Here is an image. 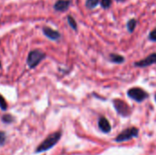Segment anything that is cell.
Returning <instances> with one entry per match:
<instances>
[{"instance_id":"9","label":"cell","mask_w":156,"mask_h":155,"mask_svg":"<svg viewBox=\"0 0 156 155\" xmlns=\"http://www.w3.org/2000/svg\"><path fill=\"white\" fill-rule=\"evenodd\" d=\"M69 4H70L69 0H58L56 2L54 7L58 11H65L69 8Z\"/></svg>"},{"instance_id":"19","label":"cell","mask_w":156,"mask_h":155,"mask_svg":"<svg viewBox=\"0 0 156 155\" xmlns=\"http://www.w3.org/2000/svg\"><path fill=\"white\" fill-rule=\"evenodd\" d=\"M155 100H156V96H155Z\"/></svg>"},{"instance_id":"1","label":"cell","mask_w":156,"mask_h":155,"mask_svg":"<svg viewBox=\"0 0 156 155\" xmlns=\"http://www.w3.org/2000/svg\"><path fill=\"white\" fill-rule=\"evenodd\" d=\"M60 136H61V133L59 132H57L50 134L49 136H48L45 139V141L43 143H41L38 145L36 152L37 153H42V152H46V151L51 149L58 142V140L60 139Z\"/></svg>"},{"instance_id":"15","label":"cell","mask_w":156,"mask_h":155,"mask_svg":"<svg viewBox=\"0 0 156 155\" xmlns=\"http://www.w3.org/2000/svg\"><path fill=\"white\" fill-rule=\"evenodd\" d=\"M111 4H112V0H102V1H101V5H102V7H104V8L110 7Z\"/></svg>"},{"instance_id":"14","label":"cell","mask_w":156,"mask_h":155,"mask_svg":"<svg viewBox=\"0 0 156 155\" xmlns=\"http://www.w3.org/2000/svg\"><path fill=\"white\" fill-rule=\"evenodd\" d=\"M0 108L3 110V111H5L6 108H7V105H6V102L5 100H4V98L0 95Z\"/></svg>"},{"instance_id":"8","label":"cell","mask_w":156,"mask_h":155,"mask_svg":"<svg viewBox=\"0 0 156 155\" xmlns=\"http://www.w3.org/2000/svg\"><path fill=\"white\" fill-rule=\"evenodd\" d=\"M99 127L101 129V132L107 133V132H110L112 128H111V125H110V122H108V120L104 117H101L100 118L99 120Z\"/></svg>"},{"instance_id":"5","label":"cell","mask_w":156,"mask_h":155,"mask_svg":"<svg viewBox=\"0 0 156 155\" xmlns=\"http://www.w3.org/2000/svg\"><path fill=\"white\" fill-rule=\"evenodd\" d=\"M113 104H114V107H115L117 112L120 115H122V117H127V116H129L131 114V108L123 100H114Z\"/></svg>"},{"instance_id":"10","label":"cell","mask_w":156,"mask_h":155,"mask_svg":"<svg viewBox=\"0 0 156 155\" xmlns=\"http://www.w3.org/2000/svg\"><path fill=\"white\" fill-rule=\"evenodd\" d=\"M111 60L115 62V63H122L124 61V58L120 56V55H116V54H112L111 55Z\"/></svg>"},{"instance_id":"2","label":"cell","mask_w":156,"mask_h":155,"mask_svg":"<svg viewBox=\"0 0 156 155\" xmlns=\"http://www.w3.org/2000/svg\"><path fill=\"white\" fill-rule=\"evenodd\" d=\"M45 58V53H43L40 50H33L29 53L28 57H27V65L29 68L33 69L35 67H37L39 62Z\"/></svg>"},{"instance_id":"13","label":"cell","mask_w":156,"mask_h":155,"mask_svg":"<svg viewBox=\"0 0 156 155\" xmlns=\"http://www.w3.org/2000/svg\"><path fill=\"white\" fill-rule=\"evenodd\" d=\"M68 21H69V24L70 25V26L73 28V29H77V24H76V22H75V20L73 19V17L72 16H68Z\"/></svg>"},{"instance_id":"20","label":"cell","mask_w":156,"mask_h":155,"mask_svg":"<svg viewBox=\"0 0 156 155\" xmlns=\"http://www.w3.org/2000/svg\"><path fill=\"white\" fill-rule=\"evenodd\" d=\"M0 66H1V64H0Z\"/></svg>"},{"instance_id":"7","label":"cell","mask_w":156,"mask_h":155,"mask_svg":"<svg viewBox=\"0 0 156 155\" xmlns=\"http://www.w3.org/2000/svg\"><path fill=\"white\" fill-rule=\"evenodd\" d=\"M43 32L48 38H50L52 40H58L59 38V37H60V35H59V33L58 31H56V30H54V29H52L50 27H47V26L44 27Z\"/></svg>"},{"instance_id":"12","label":"cell","mask_w":156,"mask_h":155,"mask_svg":"<svg viewBox=\"0 0 156 155\" xmlns=\"http://www.w3.org/2000/svg\"><path fill=\"white\" fill-rule=\"evenodd\" d=\"M99 3V0H87L86 2V5L89 7V8H93L95 7Z\"/></svg>"},{"instance_id":"6","label":"cell","mask_w":156,"mask_h":155,"mask_svg":"<svg viewBox=\"0 0 156 155\" xmlns=\"http://www.w3.org/2000/svg\"><path fill=\"white\" fill-rule=\"evenodd\" d=\"M156 63V53H154L150 56H148L147 58H145L144 59L139 61V62H136L135 65L137 67H147V66H150V65H153V64H155Z\"/></svg>"},{"instance_id":"17","label":"cell","mask_w":156,"mask_h":155,"mask_svg":"<svg viewBox=\"0 0 156 155\" xmlns=\"http://www.w3.org/2000/svg\"><path fill=\"white\" fill-rule=\"evenodd\" d=\"M5 142V134L3 132H0V145L4 144Z\"/></svg>"},{"instance_id":"3","label":"cell","mask_w":156,"mask_h":155,"mask_svg":"<svg viewBox=\"0 0 156 155\" xmlns=\"http://www.w3.org/2000/svg\"><path fill=\"white\" fill-rule=\"evenodd\" d=\"M128 96L137 102H142L148 98V93L140 88H132L128 90Z\"/></svg>"},{"instance_id":"11","label":"cell","mask_w":156,"mask_h":155,"mask_svg":"<svg viewBox=\"0 0 156 155\" xmlns=\"http://www.w3.org/2000/svg\"><path fill=\"white\" fill-rule=\"evenodd\" d=\"M135 26H136V20L135 19H131L127 23V27H128V29H129L130 32H133L134 30Z\"/></svg>"},{"instance_id":"18","label":"cell","mask_w":156,"mask_h":155,"mask_svg":"<svg viewBox=\"0 0 156 155\" xmlns=\"http://www.w3.org/2000/svg\"><path fill=\"white\" fill-rule=\"evenodd\" d=\"M12 117L10 116V115H6V116H4L3 117V121L5 122H12Z\"/></svg>"},{"instance_id":"4","label":"cell","mask_w":156,"mask_h":155,"mask_svg":"<svg viewBox=\"0 0 156 155\" xmlns=\"http://www.w3.org/2000/svg\"><path fill=\"white\" fill-rule=\"evenodd\" d=\"M138 129L135 128V127H133V128H130V129H127V130H124L121 134H119L115 141L118 142V143H121V142H125V141H128L133 137H136L138 135Z\"/></svg>"},{"instance_id":"16","label":"cell","mask_w":156,"mask_h":155,"mask_svg":"<svg viewBox=\"0 0 156 155\" xmlns=\"http://www.w3.org/2000/svg\"><path fill=\"white\" fill-rule=\"evenodd\" d=\"M149 38L153 41H156V28L154 29L151 33H150V36H149Z\"/></svg>"}]
</instances>
